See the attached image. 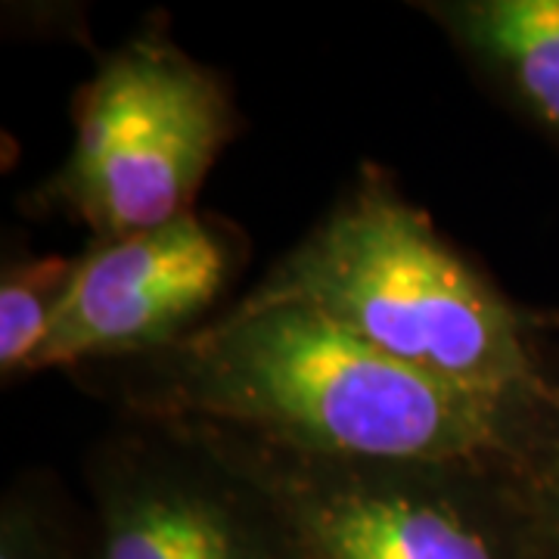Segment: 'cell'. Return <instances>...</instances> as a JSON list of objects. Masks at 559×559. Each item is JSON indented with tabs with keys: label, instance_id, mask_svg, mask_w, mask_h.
<instances>
[{
	"label": "cell",
	"instance_id": "1",
	"mask_svg": "<svg viewBox=\"0 0 559 559\" xmlns=\"http://www.w3.org/2000/svg\"><path fill=\"white\" fill-rule=\"evenodd\" d=\"M124 417L193 419L311 454L516 463L544 404L466 392L301 305H234L171 348L69 373Z\"/></svg>",
	"mask_w": 559,
	"mask_h": 559
},
{
	"label": "cell",
	"instance_id": "2",
	"mask_svg": "<svg viewBox=\"0 0 559 559\" xmlns=\"http://www.w3.org/2000/svg\"><path fill=\"white\" fill-rule=\"evenodd\" d=\"M237 305H301L411 370L488 399L544 404L550 318L510 299L399 190L364 165L340 202Z\"/></svg>",
	"mask_w": 559,
	"mask_h": 559
},
{
	"label": "cell",
	"instance_id": "3",
	"mask_svg": "<svg viewBox=\"0 0 559 559\" xmlns=\"http://www.w3.org/2000/svg\"><path fill=\"white\" fill-rule=\"evenodd\" d=\"M72 121L66 159L22 197V209L75 221L94 240L197 212L202 183L240 134L230 84L178 47L165 25L131 35L97 62Z\"/></svg>",
	"mask_w": 559,
	"mask_h": 559
},
{
	"label": "cell",
	"instance_id": "4",
	"mask_svg": "<svg viewBox=\"0 0 559 559\" xmlns=\"http://www.w3.org/2000/svg\"><path fill=\"white\" fill-rule=\"evenodd\" d=\"M193 426L274 498L308 559H540L510 460L333 457Z\"/></svg>",
	"mask_w": 559,
	"mask_h": 559
},
{
	"label": "cell",
	"instance_id": "5",
	"mask_svg": "<svg viewBox=\"0 0 559 559\" xmlns=\"http://www.w3.org/2000/svg\"><path fill=\"white\" fill-rule=\"evenodd\" d=\"M84 481L91 559H308L274 498L187 419L124 417Z\"/></svg>",
	"mask_w": 559,
	"mask_h": 559
},
{
	"label": "cell",
	"instance_id": "6",
	"mask_svg": "<svg viewBox=\"0 0 559 559\" xmlns=\"http://www.w3.org/2000/svg\"><path fill=\"white\" fill-rule=\"evenodd\" d=\"M249 259L234 221L190 212L162 227L91 240L35 373L143 358L212 323Z\"/></svg>",
	"mask_w": 559,
	"mask_h": 559
},
{
	"label": "cell",
	"instance_id": "7",
	"mask_svg": "<svg viewBox=\"0 0 559 559\" xmlns=\"http://www.w3.org/2000/svg\"><path fill=\"white\" fill-rule=\"evenodd\" d=\"M466 69L559 143V0H419Z\"/></svg>",
	"mask_w": 559,
	"mask_h": 559
},
{
	"label": "cell",
	"instance_id": "8",
	"mask_svg": "<svg viewBox=\"0 0 559 559\" xmlns=\"http://www.w3.org/2000/svg\"><path fill=\"white\" fill-rule=\"evenodd\" d=\"M79 255L7 252L0 264V380L35 377L40 348L60 318Z\"/></svg>",
	"mask_w": 559,
	"mask_h": 559
},
{
	"label": "cell",
	"instance_id": "9",
	"mask_svg": "<svg viewBox=\"0 0 559 559\" xmlns=\"http://www.w3.org/2000/svg\"><path fill=\"white\" fill-rule=\"evenodd\" d=\"M0 559H91V532H81L60 485L44 473H28L7 488Z\"/></svg>",
	"mask_w": 559,
	"mask_h": 559
},
{
	"label": "cell",
	"instance_id": "10",
	"mask_svg": "<svg viewBox=\"0 0 559 559\" xmlns=\"http://www.w3.org/2000/svg\"><path fill=\"white\" fill-rule=\"evenodd\" d=\"M513 469L538 557L559 559V377Z\"/></svg>",
	"mask_w": 559,
	"mask_h": 559
}]
</instances>
